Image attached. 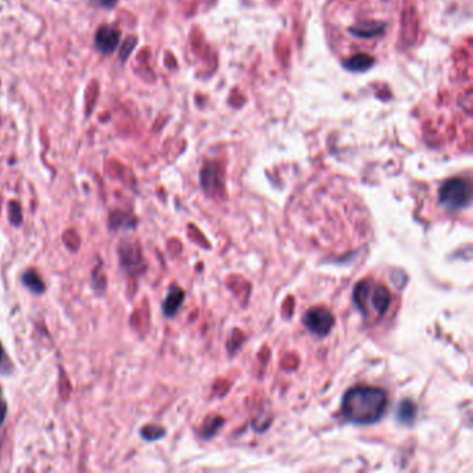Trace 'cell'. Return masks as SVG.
I'll use <instances>...</instances> for the list:
<instances>
[{
    "mask_svg": "<svg viewBox=\"0 0 473 473\" xmlns=\"http://www.w3.org/2000/svg\"><path fill=\"white\" fill-rule=\"evenodd\" d=\"M385 27L382 24H365L358 28H351L350 32L359 38H372L375 35H381Z\"/></svg>",
    "mask_w": 473,
    "mask_h": 473,
    "instance_id": "30bf717a",
    "label": "cell"
},
{
    "mask_svg": "<svg viewBox=\"0 0 473 473\" xmlns=\"http://www.w3.org/2000/svg\"><path fill=\"white\" fill-rule=\"evenodd\" d=\"M92 2L94 5H98V6H103V8H110L113 6L117 0H92Z\"/></svg>",
    "mask_w": 473,
    "mask_h": 473,
    "instance_id": "4fadbf2b",
    "label": "cell"
},
{
    "mask_svg": "<svg viewBox=\"0 0 473 473\" xmlns=\"http://www.w3.org/2000/svg\"><path fill=\"white\" fill-rule=\"evenodd\" d=\"M439 200L445 210L461 211L470 204V186L463 179H450L440 187Z\"/></svg>",
    "mask_w": 473,
    "mask_h": 473,
    "instance_id": "3957f363",
    "label": "cell"
},
{
    "mask_svg": "<svg viewBox=\"0 0 473 473\" xmlns=\"http://www.w3.org/2000/svg\"><path fill=\"white\" fill-rule=\"evenodd\" d=\"M94 42H96L98 50H101L105 54H109L117 48V45L120 42V32H118V30H116L114 27H110V25L102 27L98 31L96 41Z\"/></svg>",
    "mask_w": 473,
    "mask_h": 473,
    "instance_id": "5b68a950",
    "label": "cell"
},
{
    "mask_svg": "<svg viewBox=\"0 0 473 473\" xmlns=\"http://www.w3.org/2000/svg\"><path fill=\"white\" fill-rule=\"evenodd\" d=\"M6 417H8V404L3 400V397L0 396V428L3 426V423L6 421Z\"/></svg>",
    "mask_w": 473,
    "mask_h": 473,
    "instance_id": "7c38bea8",
    "label": "cell"
},
{
    "mask_svg": "<svg viewBox=\"0 0 473 473\" xmlns=\"http://www.w3.org/2000/svg\"><path fill=\"white\" fill-rule=\"evenodd\" d=\"M353 299L359 313L366 319L382 318L392 304L390 291L372 279H365L358 283L354 289Z\"/></svg>",
    "mask_w": 473,
    "mask_h": 473,
    "instance_id": "7a4b0ae2",
    "label": "cell"
},
{
    "mask_svg": "<svg viewBox=\"0 0 473 473\" xmlns=\"http://www.w3.org/2000/svg\"><path fill=\"white\" fill-rule=\"evenodd\" d=\"M183 300H185V292L178 286H171L162 303V314L167 318L174 317L180 308Z\"/></svg>",
    "mask_w": 473,
    "mask_h": 473,
    "instance_id": "8992f818",
    "label": "cell"
},
{
    "mask_svg": "<svg viewBox=\"0 0 473 473\" xmlns=\"http://www.w3.org/2000/svg\"><path fill=\"white\" fill-rule=\"evenodd\" d=\"M375 60L368 54H357L344 63V67L351 71H365L372 67Z\"/></svg>",
    "mask_w": 473,
    "mask_h": 473,
    "instance_id": "9c48e42d",
    "label": "cell"
},
{
    "mask_svg": "<svg viewBox=\"0 0 473 473\" xmlns=\"http://www.w3.org/2000/svg\"><path fill=\"white\" fill-rule=\"evenodd\" d=\"M417 417V406L411 400H404L399 404L397 419L403 425H411Z\"/></svg>",
    "mask_w": 473,
    "mask_h": 473,
    "instance_id": "52a82bcc",
    "label": "cell"
},
{
    "mask_svg": "<svg viewBox=\"0 0 473 473\" xmlns=\"http://www.w3.org/2000/svg\"><path fill=\"white\" fill-rule=\"evenodd\" d=\"M389 406V396L383 389L355 386L346 392L341 401L344 418L355 425H373L379 422Z\"/></svg>",
    "mask_w": 473,
    "mask_h": 473,
    "instance_id": "6da1fadb",
    "label": "cell"
},
{
    "mask_svg": "<svg viewBox=\"0 0 473 473\" xmlns=\"http://www.w3.org/2000/svg\"><path fill=\"white\" fill-rule=\"evenodd\" d=\"M140 436H142V439H145L147 441H156V440H158V439L165 436V430L161 426L147 425V426L142 428Z\"/></svg>",
    "mask_w": 473,
    "mask_h": 473,
    "instance_id": "8fae6325",
    "label": "cell"
},
{
    "mask_svg": "<svg viewBox=\"0 0 473 473\" xmlns=\"http://www.w3.org/2000/svg\"><path fill=\"white\" fill-rule=\"evenodd\" d=\"M2 357H3V347L2 344H0V361H2Z\"/></svg>",
    "mask_w": 473,
    "mask_h": 473,
    "instance_id": "5bb4252c",
    "label": "cell"
},
{
    "mask_svg": "<svg viewBox=\"0 0 473 473\" xmlns=\"http://www.w3.org/2000/svg\"><path fill=\"white\" fill-rule=\"evenodd\" d=\"M303 324L311 333L324 337L332 330L335 325V317L328 308L315 307L304 314Z\"/></svg>",
    "mask_w": 473,
    "mask_h": 473,
    "instance_id": "277c9868",
    "label": "cell"
},
{
    "mask_svg": "<svg viewBox=\"0 0 473 473\" xmlns=\"http://www.w3.org/2000/svg\"><path fill=\"white\" fill-rule=\"evenodd\" d=\"M23 283H24V286L27 289H30L32 293L41 295V293L45 292V283H43V280L34 271H27L23 275Z\"/></svg>",
    "mask_w": 473,
    "mask_h": 473,
    "instance_id": "ba28073f",
    "label": "cell"
}]
</instances>
